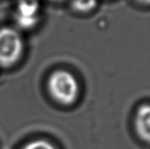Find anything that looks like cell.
Returning a JSON list of instances; mask_svg holds the SVG:
<instances>
[{
  "label": "cell",
  "mask_w": 150,
  "mask_h": 149,
  "mask_svg": "<svg viewBox=\"0 0 150 149\" xmlns=\"http://www.w3.org/2000/svg\"><path fill=\"white\" fill-rule=\"evenodd\" d=\"M96 6V3L94 1L71 3V7L79 12H89L94 9Z\"/></svg>",
  "instance_id": "obj_5"
},
{
  "label": "cell",
  "mask_w": 150,
  "mask_h": 149,
  "mask_svg": "<svg viewBox=\"0 0 150 149\" xmlns=\"http://www.w3.org/2000/svg\"><path fill=\"white\" fill-rule=\"evenodd\" d=\"M134 129L139 139L150 144V104H142L134 114Z\"/></svg>",
  "instance_id": "obj_4"
},
{
  "label": "cell",
  "mask_w": 150,
  "mask_h": 149,
  "mask_svg": "<svg viewBox=\"0 0 150 149\" xmlns=\"http://www.w3.org/2000/svg\"><path fill=\"white\" fill-rule=\"evenodd\" d=\"M40 5L36 2H21L18 4L15 21L18 28L30 30L35 28L39 22Z\"/></svg>",
  "instance_id": "obj_3"
},
{
  "label": "cell",
  "mask_w": 150,
  "mask_h": 149,
  "mask_svg": "<svg viewBox=\"0 0 150 149\" xmlns=\"http://www.w3.org/2000/svg\"><path fill=\"white\" fill-rule=\"evenodd\" d=\"M22 149H55L52 143L46 140H34L28 143Z\"/></svg>",
  "instance_id": "obj_6"
},
{
  "label": "cell",
  "mask_w": 150,
  "mask_h": 149,
  "mask_svg": "<svg viewBox=\"0 0 150 149\" xmlns=\"http://www.w3.org/2000/svg\"><path fill=\"white\" fill-rule=\"evenodd\" d=\"M47 88L52 99L63 105H71L78 98L80 87L76 77L65 70L54 71L50 76Z\"/></svg>",
  "instance_id": "obj_1"
},
{
  "label": "cell",
  "mask_w": 150,
  "mask_h": 149,
  "mask_svg": "<svg viewBox=\"0 0 150 149\" xmlns=\"http://www.w3.org/2000/svg\"><path fill=\"white\" fill-rule=\"evenodd\" d=\"M23 42L20 34L15 29H0V66L9 67L21 58Z\"/></svg>",
  "instance_id": "obj_2"
}]
</instances>
